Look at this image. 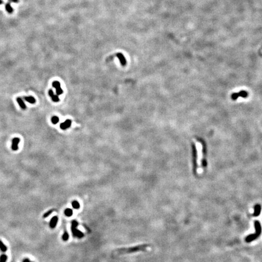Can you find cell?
I'll return each mask as SVG.
<instances>
[{"label":"cell","mask_w":262,"mask_h":262,"mask_svg":"<svg viewBox=\"0 0 262 262\" xmlns=\"http://www.w3.org/2000/svg\"><path fill=\"white\" fill-rule=\"evenodd\" d=\"M196 143V152H197V172L198 174L201 173L203 171V166H202V161H203V146L201 143L198 141H195Z\"/></svg>","instance_id":"obj_1"},{"label":"cell","mask_w":262,"mask_h":262,"mask_svg":"<svg viewBox=\"0 0 262 262\" xmlns=\"http://www.w3.org/2000/svg\"><path fill=\"white\" fill-rule=\"evenodd\" d=\"M254 227H255V229H256V232H255V233L253 234H250V235H248V236L246 237V239H245V240H246V242H248V243H250V242H253V241L258 239L259 237L261 235L262 226H261V225H260V222H259V221H255Z\"/></svg>","instance_id":"obj_2"},{"label":"cell","mask_w":262,"mask_h":262,"mask_svg":"<svg viewBox=\"0 0 262 262\" xmlns=\"http://www.w3.org/2000/svg\"><path fill=\"white\" fill-rule=\"evenodd\" d=\"M78 225V223L76 220H73L72 221V226H71V231H72V235L75 237H78V239L84 237V234L80 231V230L76 229V227Z\"/></svg>","instance_id":"obj_3"},{"label":"cell","mask_w":262,"mask_h":262,"mask_svg":"<svg viewBox=\"0 0 262 262\" xmlns=\"http://www.w3.org/2000/svg\"><path fill=\"white\" fill-rule=\"evenodd\" d=\"M147 245H141V246H138L136 247H133L132 248H129V249H122V251H127V253H134L136 251H144Z\"/></svg>","instance_id":"obj_4"},{"label":"cell","mask_w":262,"mask_h":262,"mask_svg":"<svg viewBox=\"0 0 262 262\" xmlns=\"http://www.w3.org/2000/svg\"><path fill=\"white\" fill-rule=\"evenodd\" d=\"M52 86L56 89V93L57 95H60L63 93V90L61 88L60 83L58 81H55L52 83Z\"/></svg>","instance_id":"obj_5"},{"label":"cell","mask_w":262,"mask_h":262,"mask_svg":"<svg viewBox=\"0 0 262 262\" xmlns=\"http://www.w3.org/2000/svg\"><path fill=\"white\" fill-rule=\"evenodd\" d=\"M115 55H116V57H117V58H118L120 62L121 65H122V66H126L127 65L126 59L122 53H121V52L117 53Z\"/></svg>","instance_id":"obj_6"},{"label":"cell","mask_w":262,"mask_h":262,"mask_svg":"<svg viewBox=\"0 0 262 262\" xmlns=\"http://www.w3.org/2000/svg\"><path fill=\"white\" fill-rule=\"evenodd\" d=\"M71 123H72V122H71L70 120H66L65 122L61 123L60 126V128L62 130H66L67 129L70 128Z\"/></svg>","instance_id":"obj_7"},{"label":"cell","mask_w":262,"mask_h":262,"mask_svg":"<svg viewBox=\"0 0 262 262\" xmlns=\"http://www.w3.org/2000/svg\"><path fill=\"white\" fill-rule=\"evenodd\" d=\"M20 142V139L19 138H14L12 140V149L13 150H17L18 149V143Z\"/></svg>","instance_id":"obj_8"},{"label":"cell","mask_w":262,"mask_h":262,"mask_svg":"<svg viewBox=\"0 0 262 262\" xmlns=\"http://www.w3.org/2000/svg\"><path fill=\"white\" fill-rule=\"evenodd\" d=\"M58 218L57 216H54V217H53L52 218L49 224L50 227H51L52 229H54V228H55V226H57V222H58Z\"/></svg>","instance_id":"obj_9"},{"label":"cell","mask_w":262,"mask_h":262,"mask_svg":"<svg viewBox=\"0 0 262 262\" xmlns=\"http://www.w3.org/2000/svg\"><path fill=\"white\" fill-rule=\"evenodd\" d=\"M49 95L50 97L52 98V101H54V102H58V101H60L58 96L57 95L54 94V92H53V90H52V89H50V90H49Z\"/></svg>","instance_id":"obj_10"},{"label":"cell","mask_w":262,"mask_h":262,"mask_svg":"<svg viewBox=\"0 0 262 262\" xmlns=\"http://www.w3.org/2000/svg\"><path fill=\"white\" fill-rule=\"evenodd\" d=\"M262 210V207L260 204H256L254 206V212L253 216L254 217H258L260 214Z\"/></svg>","instance_id":"obj_11"},{"label":"cell","mask_w":262,"mask_h":262,"mask_svg":"<svg viewBox=\"0 0 262 262\" xmlns=\"http://www.w3.org/2000/svg\"><path fill=\"white\" fill-rule=\"evenodd\" d=\"M16 100H17V102L18 103L19 106L23 109H26V104H25L24 102L23 101V99L20 98V97H18V98H17V99H16Z\"/></svg>","instance_id":"obj_12"},{"label":"cell","mask_w":262,"mask_h":262,"mask_svg":"<svg viewBox=\"0 0 262 262\" xmlns=\"http://www.w3.org/2000/svg\"><path fill=\"white\" fill-rule=\"evenodd\" d=\"M26 101H27V102L31 103V104H35L36 102V100L35 99L34 97H33L32 96H29V97H24Z\"/></svg>","instance_id":"obj_13"},{"label":"cell","mask_w":262,"mask_h":262,"mask_svg":"<svg viewBox=\"0 0 262 262\" xmlns=\"http://www.w3.org/2000/svg\"><path fill=\"white\" fill-rule=\"evenodd\" d=\"M5 10H6V11L8 12V13H13V7L11 6L10 3V2H8V3H7L6 4H5Z\"/></svg>","instance_id":"obj_14"},{"label":"cell","mask_w":262,"mask_h":262,"mask_svg":"<svg viewBox=\"0 0 262 262\" xmlns=\"http://www.w3.org/2000/svg\"><path fill=\"white\" fill-rule=\"evenodd\" d=\"M0 250H1L2 253H5V252L7 251V246H5L1 240H0Z\"/></svg>","instance_id":"obj_15"},{"label":"cell","mask_w":262,"mask_h":262,"mask_svg":"<svg viewBox=\"0 0 262 262\" xmlns=\"http://www.w3.org/2000/svg\"><path fill=\"white\" fill-rule=\"evenodd\" d=\"M65 214L67 217H71L73 215V211L70 208L66 209L65 211Z\"/></svg>","instance_id":"obj_16"},{"label":"cell","mask_w":262,"mask_h":262,"mask_svg":"<svg viewBox=\"0 0 262 262\" xmlns=\"http://www.w3.org/2000/svg\"><path fill=\"white\" fill-rule=\"evenodd\" d=\"M72 207L75 209H78L80 207L79 202L76 201V200H74V201H73L72 202Z\"/></svg>","instance_id":"obj_17"},{"label":"cell","mask_w":262,"mask_h":262,"mask_svg":"<svg viewBox=\"0 0 262 262\" xmlns=\"http://www.w3.org/2000/svg\"><path fill=\"white\" fill-rule=\"evenodd\" d=\"M51 120L53 124H54V125H56V124H57L58 122H59L60 120H59V118H58L57 116H54L52 118Z\"/></svg>","instance_id":"obj_18"},{"label":"cell","mask_w":262,"mask_h":262,"mask_svg":"<svg viewBox=\"0 0 262 262\" xmlns=\"http://www.w3.org/2000/svg\"><path fill=\"white\" fill-rule=\"evenodd\" d=\"M69 234H68L66 231H65V232H64L63 235L62 236V239L64 241H67L68 240H69Z\"/></svg>","instance_id":"obj_19"},{"label":"cell","mask_w":262,"mask_h":262,"mask_svg":"<svg viewBox=\"0 0 262 262\" xmlns=\"http://www.w3.org/2000/svg\"><path fill=\"white\" fill-rule=\"evenodd\" d=\"M54 211V209L49 210V211H47V212H46L44 213V215H43V218H47V217H48L50 215H51V214Z\"/></svg>","instance_id":"obj_20"},{"label":"cell","mask_w":262,"mask_h":262,"mask_svg":"<svg viewBox=\"0 0 262 262\" xmlns=\"http://www.w3.org/2000/svg\"><path fill=\"white\" fill-rule=\"evenodd\" d=\"M7 260V256L5 254H2L0 256V262H6Z\"/></svg>","instance_id":"obj_21"},{"label":"cell","mask_w":262,"mask_h":262,"mask_svg":"<svg viewBox=\"0 0 262 262\" xmlns=\"http://www.w3.org/2000/svg\"><path fill=\"white\" fill-rule=\"evenodd\" d=\"M23 262H31L29 259L26 258V259H24V260H23Z\"/></svg>","instance_id":"obj_22"},{"label":"cell","mask_w":262,"mask_h":262,"mask_svg":"<svg viewBox=\"0 0 262 262\" xmlns=\"http://www.w3.org/2000/svg\"><path fill=\"white\" fill-rule=\"evenodd\" d=\"M10 1L12 2H18L19 1V0H10Z\"/></svg>","instance_id":"obj_23"},{"label":"cell","mask_w":262,"mask_h":262,"mask_svg":"<svg viewBox=\"0 0 262 262\" xmlns=\"http://www.w3.org/2000/svg\"><path fill=\"white\" fill-rule=\"evenodd\" d=\"M2 3V0H0V4H1Z\"/></svg>","instance_id":"obj_24"}]
</instances>
